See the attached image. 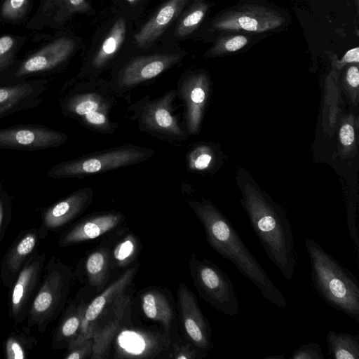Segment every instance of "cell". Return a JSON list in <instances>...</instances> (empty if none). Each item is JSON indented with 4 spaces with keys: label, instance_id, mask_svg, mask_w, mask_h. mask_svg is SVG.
Returning a JSON list of instances; mask_svg holds the SVG:
<instances>
[{
    "label": "cell",
    "instance_id": "cell-33",
    "mask_svg": "<svg viewBox=\"0 0 359 359\" xmlns=\"http://www.w3.org/2000/svg\"><path fill=\"white\" fill-rule=\"evenodd\" d=\"M250 41L248 36L243 34H231L219 38L210 48L208 55L210 56L221 55L233 53L246 46Z\"/></svg>",
    "mask_w": 359,
    "mask_h": 359
},
{
    "label": "cell",
    "instance_id": "cell-11",
    "mask_svg": "<svg viewBox=\"0 0 359 359\" xmlns=\"http://www.w3.org/2000/svg\"><path fill=\"white\" fill-rule=\"evenodd\" d=\"M182 57V54L175 53L135 57L119 70L114 82L110 85L114 92L121 95L160 75L177 63Z\"/></svg>",
    "mask_w": 359,
    "mask_h": 359
},
{
    "label": "cell",
    "instance_id": "cell-43",
    "mask_svg": "<svg viewBox=\"0 0 359 359\" xmlns=\"http://www.w3.org/2000/svg\"><path fill=\"white\" fill-rule=\"evenodd\" d=\"M6 201L7 198L6 194L2 191H0V228L1 226L4 217Z\"/></svg>",
    "mask_w": 359,
    "mask_h": 359
},
{
    "label": "cell",
    "instance_id": "cell-27",
    "mask_svg": "<svg viewBox=\"0 0 359 359\" xmlns=\"http://www.w3.org/2000/svg\"><path fill=\"white\" fill-rule=\"evenodd\" d=\"M329 354L335 359H358L359 338L348 333L329 331L326 334Z\"/></svg>",
    "mask_w": 359,
    "mask_h": 359
},
{
    "label": "cell",
    "instance_id": "cell-45",
    "mask_svg": "<svg viewBox=\"0 0 359 359\" xmlns=\"http://www.w3.org/2000/svg\"><path fill=\"white\" fill-rule=\"evenodd\" d=\"M131 4H135L138 0H126Z\"/></svg>",
    "mask_w": 359,
    "mask_h": 359
},
{
    "label": "cell",
    "instance_id": "cell-24",
    "mask_svg": "<svg viewBox=\"0 0 359 359\" xmlns=\"http://www.w3.org/2000/svg\"><path fill=\"white\" fill-rule=\"evenodd\" d=\"M88 303L84 300L72 302L67 308L54 334L53 346L55 348L67 347L76 335Z\"/></svg>",
    "mask_w": 359,
    "mask_h": 359
},
{
    "label": "cell",
    "instance_id": "cell-22",
    "mask_svg": "<svg viewBox=\"0 0 359 359\" xmlns=\"http://www.w3.org/2000/svg\"><path fill=\"white\" fill-rule=\"evenodd\" d=\"M137 271V266L129 268L88 303L81 323L94 326V323L103 313L120 295L126 292L133 283Z\"/></svg>",
    "mask_w": 359,
    "mask_h": 359
},
{
    "label": "cell",
    "instance_id": "cell-42",
    "mask_svg": "<svg viewBox=\"0 0 359 359\" xmlns=\"http://www.w3.org/2000/svg\"><path fill=\"white\" fill-rule=\"evenodd\" d=\"M88 4L86 0H69V11L72 15L75 13H83L88 11Z\"/></svg>",
    "mask_w": 359,
    "mask_h": 359
},
{
    "label": "cell",
    "instance_id": "cell-40",
    "mask_svg": "<svg viewBox=\"0 0 359 359\" xmlns=\"http://www.w3.org/2000/svg\"><path fill=\"white\" fill-rule=\"evenodd\" d=\"M339 139L344 146L351 145L355 140V131L353 126L349 123L341 126L339 130Z\"/></svg>",
    "mask_w": 359,
    "mask_h": 359
},
{
    "label": "cell",
    "instance_id": "cell-5",
    "mask_svg": "<svg viewBox=\"0 0 359 359\" xmlns=\"http://www.w3.org/2000/svg\"><path fill=\"white\" fill-rule=\"evenodd\" d=\"M154 154L149 148L123 144L61 161L50 168L47 175L53 179L83 177L141 163Z\"/></svg>",
    "mask_w": 359,
    "mask_h": 359
},
{
    "label": "cell",
    "instance_id": "cell-15",
    "mask_svg": "<svg viewBox=\"0 0 359 359\" xmlns=\"http://www.w3.org/2000/svg\"><path fill=\"white\" fill-rule=\"evenodd\" d=\"M47 86L48 80L43 78L0 86V118L38 107Z\"/></svg>",
    "mask_w": 359,
    "mask_h": 359
},
{
    "label": "cell",
    "instance_id": "cell-25",
    "mask_svg": "<svg viewBox=\"0 0 359 359\" xmlns=\"http://www.w3.org/2000/svg\"><path fill=\"white\" fill-rule=\"evenodd\" d=\"M86 276L90 286L98 291L103 289L109 277L110 251L106 248L90 252L84 262Z\"/></svg>",
    "mask_w": 359,
    "mask_h": 359
},
{
    "label": "cell",
    "instance_id": "cell-32",
    "mask_svg": "<svg viewBox=\"0 0 359 359\" xmlns=\"http://www.w3.org/2000/svg\"><path fill=\"white\" fill-rule=\"evenodd\" d=\"M31 0H3L0 4V22L18 23L29 13Z\"/></svg>",
    "mask_w": 359,
    "mask_h": 359
},
{
    "label": "cell",
    "instance_id": "cell-13",
    "mask_svg": "<svg viewBox=\"0 0 359 359\" xmlns=\"http://www.w3.org/2000/svg\"><path fill=\"white\" fill-rule=\"evenodd\" d=\"M179 314L186 338L198 348L208 352L212 348V331L195 294L184 283L177 289Z\"/></svg>",
    "mask_w": 359,
    "mask_h": 359
},
{
    "label": "cell",
    "instance_id": "cell-18",
    "mask_svg": "<svg viewBox=\"0 0 359 359\" xmlns=\"http://www.w3.org/2000/svg\"><path fill=\"white\" fill-rule=\"evenodd\" d=\"M124 220L120 212L109 211L91 215L79 221L59 240L60 246L94 240L118 226Z\"/></svg>",
    "mask_w": 359,
    "mask_h": 359
},
{
    "label": "cell",
    "instance_id": "cell-19",
    "mask_svg": "<svg viewBox=\"0 0 359 359\" xmlns=\"http://www.w3.org/2000/svg\"><path fill=\"white\" fill-rule=\"evenodd\" d=\"M94 191L90 187L81 188L50 206L43 213V224L49 229L64 226L82 214L91 204Z\"/></svg>",
    "mask_w": 359,
    "mask_h": 359
},
{
    "label": "cell",
    "instance_id": "cell-9",
    "mask_svg": "<svg viewBox=\"0 0 359 359\" xmlns=\"http://www.w3.org/2000/svg\"><path fill=\"white\" fill-rule=\"evenodd\" d=\"M73 274L71 269L61 264H49L48 273L28 313L29 326L37 325L43 332L62 309Z\"/></svg>",
    "mask_w": 359,
    "mask_h": 359
},
{
    "label": "cell",
    "instance_id": "cell-44",
    "mask_svg": "<svg viewBox=\"0 0 359 359\" xmlns=\"http://www.w3.org/2000/svg\"><path fill=\"white\" fill-rule=\"evenodd\" d=\"M264 359H285V354H278L276 355H271L265 357Z\"/></svg>",
    "mask_w": 359,
    "mask_h": 359
},
{
    "label": "cell",
    "instance_id": "cell-12",
    "mask_svg": "<svg viewBox=\"0 0 359 359\" xmlns=\"http://www.w3.org/2000/svg\"><path fill=\"white\" fill-rule=\"evenodd\" d=\"M284 22L276 11L260 5H245L223 13L212 22L217 30H243L255 33L274 29Z\"/></svg>",
    "mask_w": 359,
    "mask_h": 359
},
{
    "label": "cell",
    "instance_id": "cell-35",
    "mask_svg": "<svg viewBox=\"0 0 359 359\" xmlns=\"http://www.w3.org/2000/svg\"><path fill=\"white\" fill-rule=\"evenodd\" d=\"M207 352L196 347L190 341L175 343L169 358L175 359H198L205 357Z\"/></svg>",
    "mask_w": 359,
    "mask_h": 359
},
{
    "label": "cell",
    "instance_id": "cell-28",
    "mask_svg": "<svg viewBox=\"0 0 359 359\" xmlns=\"http://www.w3.org/2000/svg\"><path fill=\"white\" fill-rule=\"evenodd\" d=\"M140 248V243L135 235H126L110 251V269L128 266L137 257Z\"/></svg>",
    "mask_w": 359,
    "mask_h": 359
},
{
    "label": "cell",
    "instance_id": "cell-37",
    "mask_svg": "<svg viewBox=\"0 0 359 359\" xmlns=\"http://www.w3.org/2000/svg\"><path fill=\"white\" fill-rule=\"evenodd\" d=\"M27 357L22 341L15 337L8 338L6 343V358L8 359H24Z\"/></svg>",
    "mask_w": 359,
    "mask_h": 359
},
{
    "label": "cell",
    "instance_id": "cell-7",
    "mask_svg": "<svg viewBox=\"0 0 359 359\" xmlns=\"http://www.w3.org/2000/svg\"><path fill=\"white\" fill-rule=\"evenodd\" d=\"M189 272L201 298L225 315L238 313V300L229 277L215 264L191 253Z\"/></svg>",
    "mask_w": 359,
    "mask_h": 359
},
{
    "label": "cell",
    "instance_id": "cell-26",
    "mask_svg": "<svg viewBox=\"0 0 359 359\" xmlns=\"http://www.w3.org/2000/svg\"><path fill=\"white\" fill-rule=\"evenodd\" d=\"M126 33L125 21L119 18L112 26L109 34L92 60L91 65L94 69L99 70L108 64L121 46Z\"/></svg>",
    "mask_w": 359,
    "mask_h": 359
},
{
    "label": "cell",
    "instance_id": "cell-29",
    "mask_svg": "<svg viewBox=\"0 0 359 359\" xmlns=\"http://www.w3.org/2000/svg\"><path fill=\"white\" fill-rule=\"evenodd\" d=\"M36 241V234L34 231L30 232L22 238L11 249L4 263V269L7 274L13 276L19 271L25 259L35 248Z\"/></svg>",
    "mask_w": 359,
    "mask_h": 359
},
{
    "label": "cell",
    "instance_id": "cell-23",
    "mask_svg": "<svg viewBox=\"0 0 359 359\" xmlns=\"http://www.w3.org/2000/svg\"><path fill=\"white\" fill-rule=\"evenodd\" d=\"M140 302L144 316L153 321L160 323L163 327L164 334L170 339L174 313L165 294L157 289H149L142 292Z\"/></svg>",
    "mask_w": 359,
    "mask_h": 359
},
{
    "label": "cell",
    "instance_id": "cell-6",
    "mask_svg": "<svg viewBox=\"0 0 359 359\" xmlns=\"http://www.w3.org/2000/svg\"><path fill=\"white\" fill-rule=\"evenodd\" d=\"M176 90H171L162 96L150 99L144 97L128 107L132 120L138 128L154 137L170 142L180 143L187 137V133L181 126L175 114Z\"/></svg>",
    "mask_w": 359,
    "mask_h": 359
},
{
    "label": "cell",
    "instance_id": "cell-3",
    "mask_svg": "<svg viewBox=\"0 0 359 359\" xmlns=\"http://www.w3.org/2000/svg\"><path fill=\"white\" fill-rule=\"evenodd\" d=\"M313 287L330 306L359 321V283L357 278L323 247L305 239Z\"/></svg>",
    "mask_w": 359,
    "mask_h": 359
},
{
    "label": "cell",
    "instance_id": "cell-38",
    "mask_svg": "<svg viewBox=\"0 0 359 359\" xmlns=\"http://www.w3.org/2000/svg\"><path fill=\"white\" fill-rule=\"evenodd\" d=\"M332 60L333 68L337 71L341 69L344 65L350 63L359 62V48L355 47L348 50L342 57L341 60H338L336 55L331 51H325Z\"/></svg>",
    "mask_w": 359,
    "mask_h": 359
},
{
    "label": "cell",
    "instance_id": "cell-8",
    "mask_svg": "<svg viewBox=\"0 0 359 359\" xmlns=\"http://www.w3.org/2000/svg\"><path fill=\"white\" fill-rule=\"evenodd\" d=\"M74 41L67 36L55 38L36 51L20 60L0 76V86L11 84L32 76L53 73L72 56L75 50Z\"/></svg>",
    "mask_w": 359,
    "mask_h": 359
},
{
    "label": "cell",
    "instance_id": "cell-1",
    "mask_svg": "<svg viewBox=\"0 0 359 359\" xmlns=\"http://www.w3.org/2000/svg\"><path fill=\"white\" fill-rule=\"evenodd\" d=\"M189 205L201 222L211 248L231 261L266 300L278 308H285L286 298L249 251L230 221L207 200L189 201Z\"/></svg>",
    "mask_w": 359,
    "mask_h": 359
},
{
    "label": "cell",
    "instance_id": "cell-2",
    "mask_svg": "<svg viewBox=\"0 0 359 359\" xmlns=\"http://www.w3.org/2000/svg\"><path fill=\"white\" fill-rule=\"evenodd\" d=\"M242 203L269 259L290 280L294 273L296 252L288 218L278 206L253 189L245 190Z\"/></svg>",
    "mask_w": 359,
    "mask_h": 359
},
{
    "label": "cell",
    "instance_id": "cell-16",
    "mask_svg": "<svg viewBox=\"0 0 359 359\" xmlns=\"http://www.w3.org/2000/svg\"><path fill=\"white\" fill-rule=\"evenodd\" d=\"M208 91V81L204 73L190 74L179 83L177 93L184 104L185 126L189 135L199 130Z\"/></svg>",
    "mask_w": 359,
    "mask_h": 359
},
{
    "label": "cell",
    "instance_id": "cell-31",
    "mask_svg": "<svg viewBox=\"0 0 359 359\" xmlns=\"http://www.w3.org/2000/svg\"><path fill=\"white\" fill-rule=\"evenodd\" d=\"M208 4L204 1H198L180 20L175 34L184 37L193 32L204 19L208 9Z\"/></svg>",
    "mask_w": 359,
    "mask_h": 359
},
{
    "label": "cell",
    "instance_id": "cell-17",
    "mask_svg": "<svg viewBox=\"0 0 359 359\" xmlns=\"http://www.w3.org/2000/svg\"><path fill=\"white\" fill-rule=\"evenodd\" d=\"M130 309V298L126 293L120 295L94 323L92 358H106L115 334L121 329Z\"/></svg>",
    "mask_w": 359,
    "mask_h": 359
},
{
    "label": "cell",
    "instance_id": "cell-39",
    "mask_svg": "<svg viewBox=\"0 0 359 359\" xmlns=\"http://www.w3.org/2000/svg\"><path fill=\"white\" fill-rule=\"evenodd\" d=\"M93 350V339L84 341L80 344L67 349L65 359H84L91 358Z\"/></svg>",
    "mask_w": 359,
    "mask_h": 359
},
{
    "label": "cell",
    "instance_id": "cell-30",
    "mask_svg": "<svg viewBox=\"0 0 359 359\" xmlns=\"http://www.w3.org/2000/svg\"><path fill=\"white\" fill-rule=\"evenodd\" d=\"M26 40V36L14 34L0 36V76L15 62L16 55Z\"/></svg>",
    "mask_w": 359,
    "mask_h": 359
},
{
    "label": "cell",
    "instance_id": "cell-46",
    "mask_svg": "<svg viewBox=\"0 0 359 359\" xmlns=\"http://www.w3.org/2000/svg\"><path fill=\"white\" fill-rule=\"evenodd\" d=\"M353 1H355V3L356 6H358V1H359V0H353Z\"/></svg>",
    "mask_w": 359,
    "mask_h": 359
},
{
    "label": "cell",
    "instance_id": "cell-41",
    "mask_svg": "<svg viewBox=\"0 0 359 359\" xmlns=\"http://www.w3.org/2000/svg\"><path fill=\"white\" fill-rule=\"evenodd\" d=\"M346 80L351 87L358 88L359 85V70L357 65H351L347 69Z\"/></svg>",
    "mask_w": 359,
    "mask_h": 359
},
{
    "label": "cell",
    "instance_id": "cell-20",
    "mask_svg": "<svg viewBox=\"0 0 359 359\" xmlns=\"http://www.w3.org/2000/svg\"><path fill=\"white\" fill-rule=\"evenodd\" d=\"M45 255H33L20 272L11 297V314L15 320L24 318L28 301L40 276Z\"/></svg>",
    "mask_w": 359,
    "mask_h": 359
},
{
    "label": "cell",
    "instance_id": "cell-36",
    "mask_svg": "<svg viewBox=\"0 0 359 359\" xmlns=\"http://www.w3.org/2000/svg\"><path fill=\"white\" fill-rule=\"evenodd\" d=\"M291 359H323L324 355L320 345L316 342H309L297 348L290 357Z\"/></svg>",
    "mask_w": 359,
    "mask_h": 359
},
{
    "label": "cell",
    "instance_id": "cell-21",
    "mask_svg": "<svg viewBox=\"0 0 359 359\" xmlns=\"http://www.w3.org/2000/svg\"><path fill=\"white\" fill-rule=\"evenodd\" d=\"M189 0H169L135 35L137 46L147 48L156 41L179 15Z\"/></svg>",
    "mask_w": 359,
    "mask_h": 359
},
{
    "label": "cell",
    "instance_id": "cell-34",
    "mask_svg": "<svg viewBox=\"0 0 359 359\" xmlns=\"http://www.w3.org/2000/svg\"><path fill=\"white\" fill-rule=\"evenodd\" d=\"M212 161V152L205 145L192 148L187 155V165L191 172L206 170Z\"/></svg>",
    "mask_w": 359,
    "mask_h": 359
},
{
    "label": "cell",
    "instance_id": "cell-10",
    "mask_svg": "<svg viewBox=\"0 0 359 359\" xmlns=\"http://www.w3.org/2000/svg\"><path fill=\"white\" fill-rule=\"evenodd\" d=\"M68 135L39 124H24L0 128V149L36 151L57 148Z\"/></svg>",
    "mask_w": 359,
    "mask_h": 359
},
{
    "label": "cell",
    "instance_id": "cell-4",
    "mask_svg": "<svg viewBox=\"0 0 359 359\" xmlns=\"http://www.w3.org/2000/svg\"><path fill=\"white\" fill-rule=\"evenodd\" d=\"M118 96L110 83L90 81L65 86L58 102L64 116L90 131L109 135L118 128L110 117Z\"/></svg>",
    "mask_w": 359,
    "mask_h": 359
},
{
    "label": "cell",
    "instance_id": "cell-14",
    "mask_svg": "<svg viewBox=\"0 0 359 359\" xmlns=\"http://www.w3.org/2000/svg\"><path fill=\"white\" fill-rule=\"evenodd\" d=\"M171 340L164 334L137 327H124L114 342L118 358H151L168 350Z\"/></svg>",
    "mask_w": 359,
    "mask_h": 359
}]
</instances>
